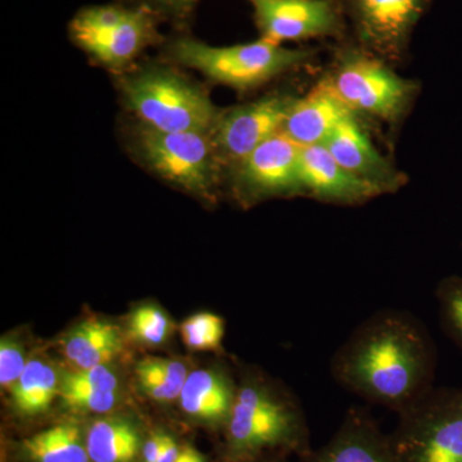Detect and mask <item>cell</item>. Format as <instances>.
<instances>
[{
  "label": "cell",
  "instance_id": "19",
  "mask_svg": "<svg viewBox=\"0 0 462 462\" xmlns=\"http://www.w3.org/2000/svg\"><path fill=\"white\" fill-rule=\"evenodd\" d=\"M120 330L105 320H85L62 340V352L75 369L105 366L123 352Z\"/></svg>",
  "mask_w": 462,
  "mask_h": 462
},
{
  "label": "cell",
  "instance_id": "20",
  "mask_svg": "<svg viewBox=\"0 0 462 462\" xmlns=\"http://www.w3.org/2000/svg\"><path fill=\"white\" fill-rule=\"evenodd\" d=\"M25 462H91L85 430L75 420L58 422L18 443Z\"/></svg>",
  "mask_w": 462,
  "mask_h": 462
},
{
  "label": "cell",
  "instance_id": "4",
  "mask_svg": "<svg viewBox=\"0 0 462 462\" xmlns=\"http://www.w3.org/2000/svg\"><path fill=\"white\" fill-rule=\"evenodd\" d=\"M163 56L175 66L196 69L214 83L238 91L257 89L273 79L300 69L314 53L264 41L214 47L179 32L163 42Z\"/></svg>",
  "mask_w": 462,
  "mask_h": 462
},
{
  "label": "cell",
  "instance_id": "32",
  "mask_svg": "<svg viewBox=\"0 0 462 462\" xmlns=\"http://www.w3.org/2000/svg\"><path fill=\"white\" fill-rule=\"evenodd\" d=\"M175 462H207L205 456L200 454L196 447L191 445L182 446L180 455L178 456Z\"/></svg>",
  "mask_w": 462,
  "mask_h": 462
},
{
  "label": "cell",
  "instance_id": "22",
  "mask_svg": "<svg viewBox=\"0 0 462 462\" xmlns=\"http://www.w3.org/2000/svg\"><path fill=\"white\" fill-rule=\"evenodd\" d=\"M135 375L145 396L154 402L171 403L180 398L189 373L181 361L147 357L136 364Z\"/></svg>",
  "mask_w": 462,
  "mask_h": 462
},
{
  "label": "cell",
  "instance_id": "15",
  "mask_svg": "<svg viewBox=\"0 0 462 462\" xmlns=\"http://www.w3.org/2000/svg\"><path fill=\"white\" fill-rule=\"evenodd\" d=\"M322 145L340 165L384 194L394 193L404 184L402 173L380 153L356 115L343 121Z\"/></svg>",
  "mask_w": 462,
  "mask_h": 462
},
{
  "label": "cell",
  "instance_id": "1",
  "mask_svg": "<svg viewBox=\"0 0 462 462\" xmlns=\"http://www.w3.org/2000/svg\"><path fill=\"white\" fill-rule=\"evenodd\" d=\"M331 373L343 388L398 415L430 391L433 346L412 316L379 312L337 351Z\"/></svg>",
  "mask_w": 462,
  "mask_h": 462
},
{
  "label": "cell",
  "instance_id": "24",
  "mask_svg": "<svg viewBox=\"0 0 462 462\" xmlns=\"http://www.w3.org/2000/svg\"><path fill=\"white\" fill-rule=\"evenodd\" d=\"M129 330L134 339L147 346H161L172 331L169 316L154 306L138 307L130 316Z\"/></svg>",
  "mask_w": 462,
  "mask_h": 462
},
{
  "label": "cell",
  "instance_id": "8",
  "mask_svg": "<svg viewBox=\"0 0 462 462\" xmlns=\"http://www.w3.org/2000/svg\"><path fill=\"white\" fill-rule=\"evenodd\" d=\"M398 418L389 434L396 462H462V387L431 388Z\"/></svg>",
  "mask_w": 462,
  "mask_h": 462
},
{
  "label": "cell",
  "instance_id": "30",
  "mask_svg": "<svg viewBox=\"0 0 462 462\" xmlns=\"http://www.w3.org/2000/svg\"><path fill=\"white\" fill-rule=\"evenodd\" d=\"M166 431L156 430L152 431L145 438L144 445H143L141 461L139 462H157L162 452L163 445H165Z\"/></svg>",
  "mask_w": 462,
  "mask_h": 462
},
{
  "label": "cell",
  "instance_id": "23",
  "mask_svg": "<svg viewBox=\"0 0 462 462\" xmlns=\"http://www.w3.org/2000/svg\"><path fill=\"white\" fill-rule=\"evenodd\" d=\"M180 333L185 346L193 351H217L223 346L224 319L212 312H199L182 322Z\"/></svg>",
  "mask_w": 462,
  "mask_h": 462
},
{
  "label": "cell",
  "instance_id": "10",
  "mask_svg": "<svg viewBox=\"0 0 462 462\" xmlns=\"http://www.w3.org/2000/svg\"><path fill=\"white\" fill-rule=\"evenodd\" d=\"M294 98L289 94H267L254 102L221 109L211 136L225 172L282 133Z\"/></svg>",
  "mask_w": 462,
  "mask_h": 462
},
{
  "label": "cell",
  "instance_id": "6",
  "mask_svg": "<svg viewBox=\"0 0 462 462\" xmlns=\"http://www.w3.org/2000/svg\"><path fill=\"white\" fill-rule=\"evenodd\" d=\"M161 23L149 9L121 0L80 9L69 33L91 60L118 75L135 65L143 51L165 42Z\"/></svg>",
  "mask_w": 462,
  "mask_h": 462
},
{
  "label": "cell",
  "instance_id": "7",
  "mask_svg": "<svg viewBox=\"0 0 462 462\" xmlns=\"http://www.w3.org/2000/svg\"><path fill=\"white\" fill-rule=\"evenodd\" d=\"M325 78L356 116L396 125L412 105L418 84L396 74L387 60L360 45L346 48Z\"/></svg>",
  "mask_w": 462,
  "mask_h": 462
},
{
  "label": "cell",
  "instance_id": "27",
  "mask_svg": "<svg viewBox=\"0 0 462 462\" xmlns=\"http://www.w3.org/2000/svg\"><path fill=\"white\" fill-rule=\"evenodd\" d=\"M126 2L149 9L161 21L172 23L179 32H184L190 25L199 0H126Z\"/></svg>",
  "mask_w": 462,
  "mask_h": 462
},
{
  "label": "cell",
  "instance_id": "29",
  "mask_svg": "<svg viewBox=\"0 0 462 462\" xmlns=\"http://www.w3.org/2000/svg\"><path fill=\"white\" fill-rule=\"evenodd\" d=\"M26 356L23 346L17 340L3 338L0 342V385L11 389L20 379L26 367Z\"/></svg>",
  "mask_w": 462,
  "mask_h": 462
},
{
  "label": "cell",
  "instance_id": "26",
  "mask_svg": "<svg viewBox=\"0 0 462 462\" xmlns=\"http://www.w3.org/2000/svg\"><path fill=\"white\" fill-rule=\"evenodd\" d=\"M437 300L447 331L462 348V278L451 276L440 282Z\"/></svg>",
  "mask_w": 462,
  "mask_h": 462
},
{
  "label": "cell",
  "instance_id": "25",
  "mask_svg": "<svg viewBox=\"0 0 462 462\" xmlns=\"http://www.w3.org/2000/svg\"><path fill=\"white\" fill-rule=\"evenodd\" d=\"M60 398L66 409L94 415H108L120 402L117 392L97 389L60 387Z\"/></svg>",
  "mask_w": 462,
  "mask_h": 462
},
{
  "label": "cell",
  "instance_id": "2",
  "mask_svg": "<svg viewBox=\"0 0 462 462\" xmlns=\"http://www.w3.org/2000/svg\"><path fill=\"white\" fill-rule=\"evenodd\" d=\"M224 434V462H251L270 454L302 457L312 449L300 407L256 376H248L238 387Z\"/></svg>",
  "mask_w": 462,
  "mask_h": 462
},
{
  "label": "cell",
  "instance_id": "16",
  "mask_svg": "<svg viewBox=\"0 0 462 462\" xmlns=\"http://www.w3.org/2000/svg\"><path fill=\"white\" fill-rule=\"evenodd\" d=\"M354 115L324 76L309 93L294 98L282 133L300 147L324 144Z\"/></svg>",
  "mask_w": 462,
  "mask_h": 462
},
{
  "label": "cell",
  "instance_id": "17",
  "mask_svg": "<svg viewBox=\"0 0 462 462\" xmlns=\"http://www.w3.org/2000/svg\"><path fill=\"white\" fill-rule=\"evenodd\" d=\"M238 387L221 369H199L188 375L179 404L191 421L212 430H225L229 421Z\"/></svg>",
  "mask_w": 462,
  "mask_h": 462
},
{
  "label": "cell",
  "instance_id": "33",
  "mask_svg": "<svg viewBox=\"0 0 462 462\" xmlns=\"http://www.w3.org/2000/svg\"><path fill=\"white\" fill-rule=\"evenodd\" d=\"M251 462H282L279 460L278 457H273V456H266V457L258 458V460L251 461Z\"/></svg>",
  "mask_w": 462,
  "mask_h": 462
},
{
  "label": "cell",
  "instance_id": "18",
  "mask_svg": "<svg viewBox=\"0 0 462 462\" xmlns=\"http://www.w3.org/2000/svg\"><path fill=\"white\" fill-rule=\"evenodd\" d=\"M144 440L138 422L126 416H102L85 430L91 462L141 461Z\"/></svg>",
  "mask_w": 462,
  "mask_h": 462
},
{
  "label": "cell",
  "instance_id": "14",
  "mask_svg": "<svg viewBox=\"0 0 462 462\" xmlns=\"http://www.w3.org/2000/svg\"><path fill=\"white\" fill-rule=\"evenodd\" d=\"M300 458V462H396L391 437L360 407L346 411L338 430L324 446Z\"/></svg>",
  "mask_w": 462,
  "mask_h": 462
},
{
  "label": "cell",
  "instance_id": "5",
  "mask_svg": "<svg viewBox=\"0 0 462 462\" xmlns=\"http://www.w3.org/2000/svg\"><path fill=\"white\" fill-rule=\"evenodd\" d=\"M126 143L149 172L197 199H216L225 169L211 133H165L135 121Z\"/></svg>",
  "mask_w": 462,
  "mask_h": 462
},
{
  "label": "cell",
  "instance_id": "21",
  "mask_svg": "<svg viewBox=\"0 0 462 462\" xmlns=\"http://www.w3.org/2000/svg\"><path fill=\"white\" fill-rule=\"evenodd\" d=\"M60 392L56 369L42 358H32L11 389L12 406L18 415L33 418L47 412Z\"/></svg>",
  "mask_w": 462,
  "mask_h": 462
},
{
  "label": "cell",
  "instance_id": "31",
  "mask_svg": "<svg viewBox=\"0 0 462 462\" xmlns=\"http://www.w3.org/2000/svg\"><path fill=\"white\" fill-rule=\"evenodd\" d=\"M182 446L176 440V438L170 433H166L165 445L157 462H175L178 456L180 455Z\"/></svg>",
  "mask_w": 462,
  "mask_h": 462
},
{
  "label": "cell",
  "instance_id": "28",
  "mask_svg": "<svg viewBox=\"0 0 462 462\" xmlns=\"http://www.w3.org/2000/svg\"><path fill=\"white\" fill-rule=\"evenodd\" d=\"M60 387L117 392L118 378L107 365L90 369H74L72 372L63 374Z\"/></svg>",
  "mask_w": 462,
  "mask_h": 462
},
{
  "label": "cell",
  "instance_id": "3",
  "mask_svg": "<svg viewBox=\"0 0 462 462\" xmlns=\"http://www.w3.org/2000/svg\"><path fill=\"white\" fill-rule=\"evenodd\" d=\"M116 81L127 111L160 132L211 133L221 112L199 84L167 60L134 65Z\"/></svg>",
  "mask_w": 462,
  "mask_h": 462
},
{
  "label": "cell",
  "instance_id": "12",
  "mask_svg": "<svg viewBox=\"0 0 462 462\" xmlns=\"http://www.w3.org/2000/svg\"><path fill=\"white\" fill-rule=\"evenodd\" d=\"M264 41L285 42L333 38L345 29L343 5L337 0H247Z\"/></svg>",
  "mask_w": 462,
  "mask_h": 462
},
{
  "label": "cell",
  "instance_id": "9",
  "mask_svg": "<svg viewBox=\"0 0 462 462\" xmlns=\"http://www.w3.org/2000/svg\"><path fill=\"white\" fill-rule=\"evenodd\" d=\"M300 145L279 133L229 171L234 193L245 205L273 197L302 196Z\"/></svg>",
  "mask_w": 462,
  "mask_h": 462
},
{
  "label": "cell",
  "instance_id": "11",
  "mask_svg": "<svg viewBox=\"0 0 462 462\" xmlns=\"http://www.w3.org/2000/svg\"><path fill=\"white\" fill-rule=\"evenodd\" d=\"M430 0H343L358 45L385 60L406 51Z\"/></svg>",
  "mask_w": 462,
  "mask_h": 462
},
{
  "label": "cell",
  "instance_id": "13",
  "mask_svg": "<svg viewBox=\"0 0 462 462\" xmlns=\"http://www.w3.org/2000/svg\"><path fill=\"white\" fill-rule=\"evenodd\" d=\"M300 181L302 196L333 205H363L384 194L340 165L322 144L300 149Z\"/></svg>",
  "mask_w": 462,
  "mask_h": 462
}]
</instances>
